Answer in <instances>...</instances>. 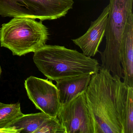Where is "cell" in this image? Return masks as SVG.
<instances>
[{"instance_id":"cell-1","label":"cell","mask_w":133,"mask_h":133,"mask_svg":"<svg viewBox=\"0 0 133 133\" xmlns=\"http://www.w3.org/2000/svg\"><path fill=\"white\" fill-rule=\"evenodd\" d=\"M116 87V77L105 69L100 67L91 75L85 94L95 133H123L117 109Z\"/></svg>"},{"instance_id":"cell-2","label":"cell","mask_w":133,"mask_h":133,"mask_svg":"<svg viewBox=\"0 0 133 133\" xmlns=\"http://www.w3.org/2000/svg\"><path fill=\"white\" fill-rule=\"evenodd\" d=\"M34 53V63L50 81L88 74L92 75L100 68L96 59L64 46L46 44Z\"/></svg>"},{"instance_id":"cell-3","label":"cell","mask_w":133,"mask_h":133,"mask_svg":"<svg viewBox=\"0 0 133 133\" xmlns=\"http://www.w3.org/2000/svg\"><path fill=\"white\" fill-rule=\"evenodd\" d=\"M42 21L26 17H14L0 29V44L14 56L34 52L46 44L49 32Z\"/></svg>"},{"instance_id":"cell-4","label":"cell","mask_w":133,"mask_h":133,"mask_svg":"<svg viewBox=\"0 0 133 133\" xmlns=\"http://www.w3.org/2000/svg\"><path fill=\"white\" fill-rule=\"evenodd\" d=\"M109 11L105 32V48L101 55L102 67L113 76L123 79L120 61L121 42L128 18L133 12V0H109Z\"/></svg>"},{"instance_id":"cell-5","label":"cell","mask_w":133,"mask_h":133,"mask_svg":"<svg viewBox=\"0 0 133 133\" xmlns=\"http://www.w3.org/2000/svg\"><path fill=\"white\" fill-rule=\"evenodd\" d=\"M74 3V0H0V16L56 20L65 17Z\"/></svg>"},{"instance_id":"cell-6","label":"cell","mask_w":133,"mask_h":133,"mask_svg":"<svg viewBox=\"0 0 133 133\" xmlns=\"http://www.w3.org/2000/svg\"><path fill=\"white\" fill-rule=\"evenodd\" d=\"M57 117L66 133H95L85 91L61 105Z\"/></svg>"},{"instance_id":"cell-7","label":"cell","mask_w":133,"mask_h":133,"mask_svg":"<svg viewBox=\"0 0 133 133\" xmlns=\"http://www.w3.org/2000/svg\"><path fill=\"white\" fill-rule=\"evenodd\" d=\"M24 86L36 109L51 117L57 116L61 105L58 89L52 81L31 76L25 81Z\"/></svg>"},{"instance_id":"cell-8","label":"cell","mask_w":133,"mask_h":133,"mask_svg":"<svg viewBox=\"0 0 133 133\" xmlns=\"http://www.w3.org/2000/svg\"><path fill=\"white\" fill-rule=\"evenodd\" d=\"M8 128L16 133H61L63 128L56 117H51L41 112L24 114L11 124Z\"/></svg>"},{"instance_id":"cell-9","label":"cell","mask_w":133,"mask_h":133,"mask_svg":"<svg viewBox=\"0 0 133 133\" xmlns=\"http://www.w3.org/2000/svg\"><path fill=\"white\" fill-rule=\"evenodd\" d=\"M109 11V5L108 4L98 18L91 22L89 28L84 35L72 39L85 56L91 57L99 52V47L105 36Z\"/></svg>"},{"instance_id":"cell-10","label":"cell","mask_w":133,"mask_h":133,"mask_svg":"<svg viewBox=\"0 0 133 133\" xmlns=\"http://www.w3.org/2000/svg\"><path fill=\"white\" fill-rule=\"evenodd\" d=\"M120 61L123 72V82L133 87V14L128 17L121 42Z\"/></svg>"},{"instance_id":"cell-11","label":"cell","mask_w":133,"mask_h":133,"mask_svg":"<svg viewBox=\"0 0 133 133\" xmlns=\"http://www.w3.org/2000/svg\"><path fill=\"white\" fill-rule=\"evenodd\" d=\"M91 75L84 74L56 81L61 105L65 104L85 91L89 85Z\"/></svg>"},{"instance_id":"cell-12","label":"cell","mask_w":133,"mask_h":133,"mask_svg":"<svg viewBox=\"0 0 133 133\" xmlns=\"http://www.w3.org/2000/svg\"><path fill=\"white\" fill-rule=\"evenodd\" d=\"M24 115L20 103L5 104L0 102V133H15L14 130L8 128Z\"/></svg>"},{"instance_id":"cell-13","label":"cell","mask_w":133,"mask_h":133,"mask_svg":"<svg viewBox=\"0 0 133 133\" xmlns=\"http://www.w3.org/2000/svg\"><path fill=\"white\" fill-rule=\"evenodd\" d=\"M123 133H133V87L128 85L123 115Z\"/></svg>"},{"instance_id":"cell-14","label":"cell","mask_w":133,"mask_h":133,"mask_svg":"<svg viewBox=\"0 0 133 133\" xmlns=\"http://www.w3.org/2000/svg\"><path fill=\"white\" fill-rule=\"evenodd\" d=\"M1 73H2V69H1V66H0V76L1 75Z\"/></svg>"}]
</instances>
